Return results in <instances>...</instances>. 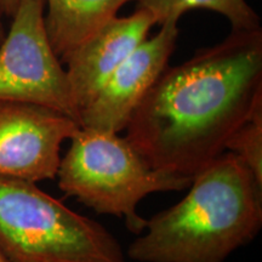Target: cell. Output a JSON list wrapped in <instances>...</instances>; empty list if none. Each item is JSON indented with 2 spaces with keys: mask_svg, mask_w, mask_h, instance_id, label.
Masks as SVG:
<instances>
[{
  "mask_svg": "<svg viewBox=\"0 0 262 262\" xmlns=\"http://www.w3.org/2000/svg\"><path fill=\"white\" fill-rule=\"evenodd\" d=\"M179 34V22L160 25L159 31L111 74L80 111V127L113 134L125 130L137 106L169 66Z\"/></svg>",
  "mask_w": 262,
  "mask_h": 262,
  "instance_id": "obj_7",
  "label": "cell"
},
{
  "mask_svg": "<svg viewBox=\"0 0 262 262\" xmlns=\"http://www.w3.org/2000/svg\"><path fill=\"white\" fill-rule=\"evenodd\" d=\"M80 125L38 104L0 101V178L40 182L55 180L61 146Z\"/></svg>",
  "mask_w": 262,
  "mask_h": 262,
  "instance_id": "obj_6",
  "label": "cell"
},
{
  "mask_svg": "<svg viewBox=\"0 0 262 262\" xmlns=\"http://www.w3.org/2000/svg\"><path fill=\"white\" fill-rule=\"evenodd\" d=\"M133 0H45V27L61 62Z\"/></svg>",
  "mask_w": 262,
  "mask_h": 262,
  "instance_id": "obj_9",
  "label": "cell"
},
{
  "mask_svg": "<svg viewBox=\"0 0 262 262\" xmlns=\"http://www.w3.org/2000/svg\"><path fill=\"white\" fill-rule=\"evenodd\" d=\"M4 12L0 9V42L3 41V39L5 37V28H4V21H3V17H4Z\"/></svg>",
  "mask_w": 262,
  "mask_h": 262,
  "instance_id": "obj_13",
  "label": "cell"
},
{
  "mask_svg": "<svg viewBox=\"0 0 262 262\" xmlns=\"http://www.w3.org/2000/svg\"><path fill=\"white\" fill-rule=\"evenodd\" d=\"M0 251L9 262H126L102 225L34 182L0 178Z\"/></svg>",
  "mask_w": 262,
  "mask_h": 262,
  "instance_id": "obj_4",
  "label": "cell"
},
{
  "mask_svg": "<svg viewBox=\"0 0 262 262\" xmlns=\"http://www.w3.org/2000/svg\"><path fill=\"white\" fill-rule=\"evenodd\" d=\"M137 9L149 12L156 25L180 19L186 12L195 9L209 10L224 16L231 31L261 28V17L247 0H136Z\"/></svg>",
  "mask_w": 262,
  "mask_h": 262,
  "instance_id": "obj_10",
  "label": "cell"
},
{
  "mask_svg": "<svg viewBox=\"0 0 262 262\" xmlns=\"http://www.w3.org/2000/svg\"><path fill=\"white\" fill-rule=\"evenodd\" d=\"M226 149L238 157L262 183V107L234 131Z\"/></svg>",
  "mask_w": 262,
  "mask_h": 262,
  "instance_id": "obj_11",
  "label": "cell"
},
{
  "mask_svg": "<svg viewBox=\"0 0 262 262\" xmlns=\"http://www.w3.org/2000/svg\"><path fill=\"white\" fill-rule=\"evenodd\" d=\"M71 141L58 166V188L97 214L124 217L136 235L146 226L136 210L146 195L182 191L191 185V178L152 168L118 134L80 127Z\"/></svg>",
  "mask_w": 262,
  "mask_h": 262,
  "instance_id": "obj_3",
  "label": "cell"
},
{
  "mask_svg": "<svg viewBox=\"0 0 262 262\" xmlns=\"http://www.w3.org/2000/svg\"><path fill=\"white\" fill-rule=\"evenodd\" d=\"M262 227V183L229 152L192 178L187 195L146 220L127 248L137 262H225Z\"/></svg>",
  "mask_w": 262,
  "mask_h": 262,
  "instance_id": "obj_2",
  "label": "cell"
},
{
  "mask_svg": "<svg viewBox=\"0 0 262 262\" xmlns=\"http://www.w3.org/2000/svg\"><path fill=\"white\" fill-rule=\"evenodd\" d=\"M0 262H9L8 260H6V257L4 256V254H3L2 251H0Z\"/></svg>",
  "mask_w": 262,
  "mask_h": 262,
  "instance_id": "obj_14",
  "label": "cell"
},
{
  "mask_svg": "<svg viewBox=\"0 0 262 262\" xmlns=\"http://www.w3.org/2000/svg\"><path fill=\"white\" fill-rule=\"evenodd\" d=\"M11 17L0 42V101L48 107L79 123L67 72L45 27V0H18Z\"/></svg>",
  "mask_w": 262,
  "mask_h": 262,
  "instance_id": "obj_5",
  "label": "cell"
},
{
  "mask_svg": "<svg viewBox=\"0 0 262 262\" xmlns=\"http://www.w3.org/2000/svg\"><path fill=\"white\" fill-rule=\"evenodd\" d=\"M17 4L18 0H0V9L5 16H12Z\"/></svg>",
  "mask_w": 262,
  "mask_h": 262,
  "instance_id": "obj_12",
  "label": "cell"
},
{
  "mask_svg": "<svg viewBox=\"0 0 262 262\" xmlns=\"http://www.w3.org/2000/svg\"><path fill=\"white\" fill-rule=\"evenodd\" d=\"M262 107V27L231 31L165 68L126 126L152 168L193 178Z\"/></svg>",
  "mask_w": 262,
  "mask_h": 262,
  "instance_id": "obj_1",
  "label": "cell"
},
{
  "mask_svg": "<svg viewBox=\"0 0 262 262\" xmlns=\"http://www.w3.org/2000/svg\"><path fill=\"white\" fill-rule=\"evenodd\" d=\"M155 26L149 12L136 8L131 15L108 22L64 58L62 63L79 114L111 74L149 37Z\"/></svg>",
  "mask_w": 262,
  "mask_h": 262,
  "instance_id": "obj_8",
  "label": "cell"
}]
</instances>
